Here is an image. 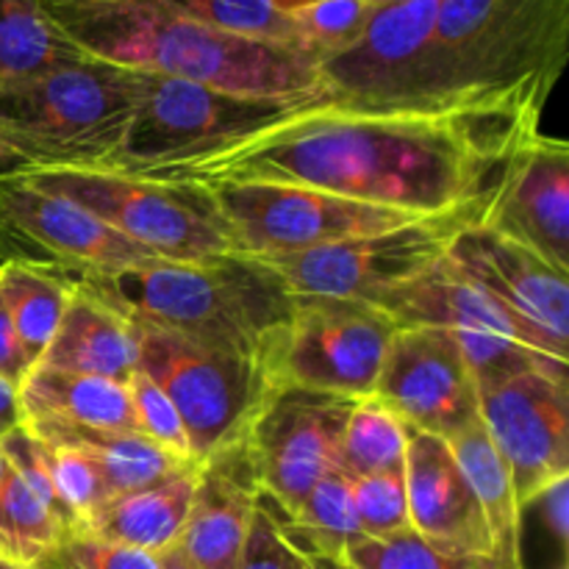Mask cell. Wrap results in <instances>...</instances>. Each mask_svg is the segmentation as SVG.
I'll list each match as a JSON object with an SVG mask.
<instances>
[{"instance_id":"1","label":"cell","mask_w":569,"mask_h":569,"mask_svg":"<svg viewBox=\"0 0 569 569\" xmlns=\"http://www.w3.org/2000/svg\"><path fill=\"white\" fill-rule=\"evenodd\" d=\"M537 111H389L309 100L248 142L159 181H272L409 214L498 198Z\"/></svg>"},{"instance_id":"2","label":"cell","mask_w":569,"mask_h":569,"mask_svg":"<svg viewBox=\"0 0 569 569\" xmlns=\"http://www.w3.org/2000/svg\"><path fill=\"white\" fill-rule=\"evenodd\" d=\"M42 6L87 59L244 98H322L317 59L217 31L170 0H42Z\"/></svg>"},{"instance_id":"3","label":"cell","mask_w":569,"mask_h":569,"mask_svg":"<svg viewBox=\"0 0 569 569\" xmlns=\"http://www.w3.org/2000/svg\"><path fill=\"white\" fill-rule=\"evenodd\" d=\"M569 0H439L409 111H537L565 76Z\"/></svg>"},{"instance_id":"4","label":"cell","mask_w":569,"mask_h":569,"mask_svg":"<svg viewBox=\"0 0 569 569\" xmlns=\"http://www.w3.org/2000/svg\"><path fill=\"white\" fill-rule=\"evenodd\" d=\"M70 283L137 326L178 333L261 367L295 309L281 278L261 259L242 253L206 261L153 259L111 272H83Z\"/></svg>"},{"instance_id":"5","label":"cell","mask_w":569,"mask_h":569,"mask_svg":"<svg viewBox=\"0 0 569 569\" xmlns=\"http://www.w3.org/2000/svg\"><path fill=\"white\" fill-rule=\"evenodd\" d=\"M139 70L78 59L0 87V164L106 170L131 126Z\"/></svg>"},{"instance_id":"6","label":"cell","mask_w":569,"mask_h":569,"mask_svg":"<svg viewBox=\"0 0 569 569\" xmlns=\"http://www.w3.org/2000/svg\"><path fill=\"white\" fill-rule=\"evenodd\" d=\"M306 103L244 98L183 78L139 72L131 126L106 170L167 178L248 142Z\"/></svg>"},{"instance_id":"7","label":"cell","mask_w":569,"mask_h":569,"mask_svg":"<svg viewBox=\"0 0 569 569\" xmlns=\"http://www.w3.org/2000/svg\"><path fill=\"white\" fill-rule=\"evenodd\" d=\"M11 170L33 187L78 203L156 259L206 261L237 253V239L214 194L198 183L114 170Z\"/></svg>"},{"instance_id":"8","label":"cell","mask_w":569,"mask_h":569,"mask_svg":"<svg viewBox=\"0 0 569 569\" xmlns=\"http://www.w3.org/2000/svg\"><path fill=\"white\" fill-rule=\"evenodd\" d=\"M495 198L417 217L381 233L345 239L300 253L264 256L292 298L372 303L426 276L450 253L456 239L492 214Z\"/></svg>"},{"instance_id":"9","label":"cell","mask_w":569,"mask_h":569,"mask_svg":"<svg viewBox=\"0 0 569 569\" xmlns=\"http://www.w3.org/2000/svg\"><path fill=\"white\" fill-rule=\"evenodd\" d=\"M139 328V367L153 378L187 428L192 459L200 461L214 450L248 433L272 381L259 361L206 348L178 333Z\"/></svg>"},{"instance_id":"10","label":"cell","mask_w":569,"mask_h":569,"mask_svg":"<svg viewBox=\"0 0 569 569\" xmlns=\"http://www.w3.org/2000/svg\"><path fill=\"white\" fill-rule=\"evenodd\" d=\"M376 306L400 328H445L459 342L478 383L500 381L526 370L567 367L542 337L472 283L448 256L426 276L387 295Z\"/></svg>"},{"instance_id":"11","label":"cell","mask_w":569,"mask_h":569,"mask_svg":"<svg viewBox=\"0 0 569 569\" xmlns=\"http://www.w3.org/2000/svg\"><path fill=\"white\" fill-rule=\"evenodd\" d=\"M398 322L359 300L295 298V309L267 359L272 387L372 398Z\"/></svg>"},{"instance_id":"12","label":"cell","mask_w":569,"mask_h":569,"mask_svg":"<svg viewBox=\"0 0 569 569\" xmlns=\"http://www.w3.org/2000/svg\"><path fill=\"white\" fill-rule=\"evenodd\" d=\"M206 189L231 226L237 253L253 259L300 253L426 217L295 183L220 181Z\"/></svg>"},{"instance_id":"13","label":"cell","mask_w":569,"mask_h":569,"mask_svg":"<svg viewBox=\"0 0 569 569\" xmlns=\"http://www.w3.org/2000/svg\"><path fill=\"white\" fill-rule=\"evenodd\" d=\"M87 209L33 187L17 170L0 176V264H26L67 281L153 261Z\"/></svg>"},{"instance_id":"14","label":"cell","mask_w":569,"mask_h":569,"mask_svg":"<svg viewBox=\"0 0 569 569\" xmlns=\"http://www.w3.org/2000/svg\"><path fill=\"white\" fill-rule=\"evenodd\" d=\"M359 400L342 395L272 387L250 422L248 448L261 495L292 517L322 476L337 470L339 439Z\"/></svg>"},{"instance_id":"15","label":"cell","mask_w":569,"mask_h":569,"mask_svg":"<svg viewBox=\"0 0 569 569\" xmlns=\"http://www.w3.org/2000/svg\"><path fill=\"white\" fill-rule=\"evenodd\" d=\"M481 422L509 467L517 506L569 476L567 367L478 383Z\"/></svg>"},{"instance_id":"16","label":"cell","mask_w":569,"mask_h":569,"mask_svg":"<svg viewBox=\"0 0 569 569\" xmlns=\"http://www.w3.org/2000/svg\"><path fill=\"white\" fill-rule=\"evenodd\" d=\"M372 398L406 428L450 439L481 420L478 381L445 328L403 326L383 356Z\"/></svg>"},{"instance_id":"17","label":"cell","mask_w":569,"mask_h":569,"mask_svg":"<svg viewBox=\"0 0 569 569\" xmlns=\"http://www.w3.org/2000/svg\"><path fill=\"white\" fill-rule=\"evenodd\" d=\"M448 259L567 361L569 276L487 222L467 228Z\"/></svg>"},{"instance_id":"18","label":"cell","mask_w":569,"mask_h":569,"mask_svg":"<svg viewBox=\"0 0 569 569\" xmlns=\"http://www.w3.org/2000/svg\"><path fill=\"white\" fill-rule=\"evenodd\" d=\"M487 226L569 276V144L565 139L537 131L517 150Z\"/></svg>"},{"instance_id":"19","label":"cell","mask_w":569,"mask_h":569,"mask_svg":"<svg viewBox=\"0 0 569 569\" xmlns=\"http://www.w3.org/2000/svg\"><path fill=\"white\" fill-rule=\"evenodd\" d=\"M403 478L417 537L445 553L492 559V528L448 439L406 428Z\"/></svg>"},{"instance_id":"20","label":"cell","mask_w":569,"mask_h":569,"mask_svg":"<svg viewBox=\"0 0 569 569\" xmlns=\"http://www.w3.org/2000/svg\"><path fill=\"white\" fill-rule=\"evenodd\" d=\"M261 498L248 439L226 445L194 467V492L181 550L198 569H237Z\"/></svg>"},{"instance_id":"21","label":"cell","mask_w":569,"mask_h":569,"mask_svg":"<svg viewBox=\"0 0 569 569\" xmlns=\"http://www.w3.org/2000/svg\"><path fill=\"white\" fill-rule=\"evenodd\" d=\"M37 367L128 383L139 367V328L122 311L72 287L59 328Z\"/></svg>"},{"instance_id":"22","label":"cell","mask_w":569,"mask_h":569,"mask_svg":"<svg viewBox=\"0 0 569 569\" xmlns=\"http://www.w3.org/2000/svg\"><path fill=\"white\" fill-rule=\"evenodd\" d=\"M17 389H20L26 422L139 431L128 383L94 376H72V372L33 365Z\"/></svg>"},{"instance_id":"23","label":"cell","mask_w":569,"mask_h":569,"mask_svg":"<svg viewBox=\"0 0 569 569\" xmlns=\"http://www.w3.org/2000/svg\"><path fill=\"white\" fill-rule=\"evenodd\" d=\"M194 467L198 461L156 487L117 495L83 526L81 533L156 556L164 553L167 548L178 545L187 526L194 492Z\"/></svg>"},{"instance_id":"24","label":"cell","mask_w":569,"mask_h":569,"mask_svg":"<svg viewBox=\"0 0 569 569\" xmlns=\"http://www.w3.org/2000/svg\"><path fill=\"white\" fill-rule=\"evenodd\" d=\"M26 426L42 442L87 453L100 467L114 498L156 487L194 465L167 453L139 431H100V428L61 426V422H26Z\"/></svg>"},{"instance_id":"25","label":"cell","mask_w":569,"mask_h":569,"mask_svg":"<svg viewBox=\"0 0 569 569\" xmlns=\"http://www.w3.org/2000/svg\"><path fill=\"white\" fill-rule=\"evenodd\" d=\"M267 509L281 526L283 537L289 539L300 556H328V559H345L361 537L359 517L353 506V481L345 472L331 470L317 481V487L306 495L300 509L292 517H283L270 500L261 495Z\"/></svg>"},{"instance_id":"26","label":"cell","mask_w":569,"mask_h":569,"mask_svg":"<svg viewBox=\"0 0 569 569\" xmlns=\"http://www.w3.org/2000/svg\"><path fill=\"white\" fill-rule=\"evenodd\" d=\"M83 59L42 0H0V87Z\"/></svg>"},{"instance_id":"27","label":"cell","mask_w":569,"mask_h":569,"mask_svg":"<svg viewBox=\"0 0 569 569\" xmlns=\"http://www.w3.org/2000/svg\"><path fill=\"white\" fill-rule=\"evenodd\" d=\"M448 445L487 515L495 537V553H517L520 506H517L515 483L483 422L476 420L461 433L450 437Z\"/></svg>"},{"instance_id":"28","label":"cell","mask_w":569,"mask_h":569,"mask_svg":"<svg viewBox=\"0 0 569 569\" xmlns=\"http://www.w3.org/2000/svg\"><path fill=\"white\" fill-rule=\"evenodd\" d=\"M0 292L31 367L42 359L70 300L72 283L56 272L26 264H0Z\"/></svg>"},{"instance_id":"29","label":"cell","mask_w":569,"mask_h":569,"mask_svg":"<svg viewBox=\"0 0 569 569\" xmlns=\"http://www.w3.org/2000/svg\"><path fill=\"white\" fill-rule=\"evenodd\" d=\"M67 542L59 517L31 492L14 467L6 461L0 478V556L17 565H39Z\"/></svg>"},{"instance_id":"30","label":"cell","mask_w":569,"mask_h":569,"mask_svg":"<svg viewBox=\"0 0 569 569\" xmlns=\"http://www.w3.org/2000/svg\"><path fill=\"white\" fill-rule=\"evenodd\" d=\"M406 426L376 398H361L353 406L339 439L337 470L356 478L403 472Z\"/></svg>"},{"instance_id":"31","label":"cell","mask_w":569,"mask_h":569,"mask_svg":"<svg viewBox=\"0 0 569 569\" xmlns=\"http://www.w3.org/2000/svg\"><path fill=\"white\" fill-rule=\"evenodd\" d=\"M170 3L217 31L300 50L292 26V9L306 0H170Z\"/></svg>"},{"instance_id":"32","label":"cell","mask_w":569,"mask_h":569,"mask_svg":"<svg viewBox=\"0 0 569 569\" xmlns=\"http://www.w3.org/2000/svg\"><path fill=\"white\" fill-rule=\"evenodd\" d=\"M372 14L376 6L367 0H306L292 9V26L300 50L320 64L359 42Z\"/></svg>"},{"instance_id":"33","label":"cell","mask_w":569,"mask_h":569,"mask_svg":"<svg viewBox=\"0 0 569 569\" xmlns=\"http://www.w3.org/2000/svg\"><path fill=\"white\" fill-rule=\"evenodd\" d=\"M342 561L353 569H495V556L481 559V556L445 553L415 531L389 539H359Z\"/></svg>"},{"instance_id":"34","label":"cell","mask_w":569,"mask_h":569,"mask_svg":"<svg viewBox=\"0 0 569 569\" xmlns=\"http://www.w3.org/2000/svg\"><path fill=\"white\" fill-rule=\"evenodd\" d=\"M39 448H42V461L48 467L50 481H53L56 492L64 500L70 515L76 517L78 533H81L83 526L114 498L109 483H106V476L81 450L56 448L42 439H39Z\"/></svg>"},{"instance_id":"35","label":"cell","mask_w":569,"mask_h":569,"mask_svg":"<svg viewBox=\"0 0 569 569\" xmlns=\"http://www.w3.org/2000/svg\"><path fill=\"white\" fill-rule=\"evenodd\" d=\"M353 506L365 539H389L411 531L403 472L356 478Z\"/></svg>"},{"instance_id":"36","label":"cell","mask_w":569,"mask_h":569,"mask_svg":"<svg viewBox=\"0 0 569 569\" xmlns=\"http://www.w3.org/2000/svg\"><path fill=\"white\" fill-rule=\"evenodd\" d=\"M128 392H131L133 411H137L139 433H144L150 442L164 448L167 453L178 456L181 461H194L187 428H183L181 415L164 395V389L153 378L144 376L142 370H137L128 378Z\"/></svg>"},{"instance_id":"37","label":"cell","mask_w":569,"mask_h":569,"mask_svg":"<svg viewBox=\"0 0 569 569\" xmlns=\"http://www.w3.org/2000/svg\"><path fill=\"white\" fill-rule=\"evenodd\" d=\"M237 569H303V556L289 545L281 526L261 498Z\"/></svg>"},{"instance_id":"38","label":"cell","mask_w":569,"mask_h":569,"mask_svg":"<svg viewBox=\"0 0 569 569\" xmlns=\"http://www.w3.org/2000/svg\"><path fill=\"white\" fill-rule=\"evenodd\" d=\"M61 550L78 569H159L156 553L120 542H106L92 533H76L61 545Z\"/></svg>"},{"instance_id":"39","label":"cell","mask_w":569,"mask_h":569,"mask_svg":"<svg viewBox=\"0 0 569 569\" xmlns=\"http://www.w3.org/2000/svg\"><path fill=\"white\" fill-rule=\"evenodd\" d=\"M520 511H533L542 522L545 531L556 539L561 553H567L569 545V476L559 478L550 487H545L542 492L533 495L526 506H520Z\"/></svg>"},{"instance_id":"40","label":"cell","mask_w":569,"mask_h":569,"mask_svg":"<svg viewBox=\"0 0 569 569\" xmlns=\"http://www.w3.org/2000/svg\"><path fill=\"white\" fill-rule=\"evenodd\" d=\"M28 370H31V361H28L26 350H22L20 337L14 331V322H11L9 309H6L3 292H0V376L20 387Z\"/></svg>"},{"instance_id":"41","label":"cell","mask_w":569,"mask_h":569,"mask_svg":"<svg viewBox=\"0 0 569 569\" xmlns=\"http://www.w3.org/2000/svg\"><path fill=\"white\" fill-rule=\"evenodd\" d=\"M20 426H26V417H22V403H20V389H17V383L6 381V378L0 376V439Z\"/></svg>"},{"instance_id":"42","label":"cell","mask_w":569,"mask_h":569,"mask_svg":"<svg viewBox=\"0 0 569 569\" xmlns=\"http://www.w3.org/2000/svg\"><path fill=\"white\" fill-rule=\"evenodd\" d=\"M159 569H198V567L187 559L181 545H172V548H167L164 553H159Z\"/></svg>"},{"instance_id":"43","label":"cell","mask_w":569,"mask_h":569,"mask_svg":"<svg viewBox=\"0 0 569 569\" xmlns=\"http://www.w3.org/2000/svg\"><path fill=\"white\" fill-rule=\"evenodd\" d=\"M303 569H353L342 559H328V556H306Z\"/></svg>"},{"instance_id":"44","label":"cell","mask_w":569,"mask_h":569,"mask_svg":"<svg viewBox=\"0 0 569 569\" xmlns=\"http://www.w3.org/2000/svg\"><path fill=\"white\" fill-rule=\"evenodd\" d=\"M33 567H37V569H78L70 559H67V553L61 548L53 550L50 556H44V559L39 561V565H33Z\"/></svg>"},{"instance_id":"45","label":"cell","mask_w":569,"mask_h":569,"mask_svg":"<svg viewBox=\"0 0 569 569\" xmlns=\"http://www.w3.org/2000/svg\"><path fill=\"white\" fill-rule=\"evenodd\" d=\"M495 569H522L520 553H495Z\"/></svg>"},{"instance_id":"46","label":"cell","mask_w":569,"mask_h":569,"mask_svg":"<svg viewBox=\"0 0 569 569\" xmlns=\"http://www.w3.org/2000/svg\"><path fill=\"white\" fill-rule=\"evenodd\" d=\"M0 569H37V567L17 565V561H11V559H6V556H0Z\"/></svg>"},{"instance_id":"47","label":"cell","mask_w":569,"mask_h":569,"mask_svg":"<svg viewBox=\"0 0 569 569\" xmlns=\"http://www.w3.org/2000/svg\"><path fill=\"white\" fill-rule=\"evenodd\" d=\"M367 3H372L376 9H383V6H398V3H409V0H367Z\"/></svg>"},{"instance_id":"48","label":"cell","mask_w":569,"mask_h":569,"mask_svg":"<svg viewBox=\"0 0 569 569\" xmlns=\"http://www.w3.org/2000/svg\"><path fill=\"white\" fill-rule=\"evenodd\" d=\"M3 470H6V456L3 450H0V478H3Z\"/></svg>"}]
</instances>
